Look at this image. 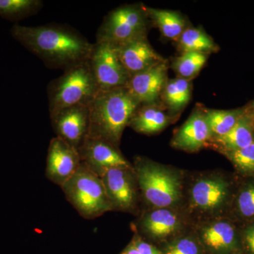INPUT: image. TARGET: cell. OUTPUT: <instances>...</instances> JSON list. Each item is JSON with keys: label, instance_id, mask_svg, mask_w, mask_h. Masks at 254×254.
Instances as JSON below:
<instances>
[{"label": "cell", "instance_id": "obj_1", "mask_svg": "<svg viewBox=\"0 0 254 254\" xmlns=\"http://www.w3.org/2000/svg\"><path fill=\"white\" fill-rule=\"evenodd\" d=\"M11 34L50 67L66 69L87 61L93 44L71 28L58 25L26 26L16 24Z\"/></svg>", "mask_w": 254, "mask_h": 254}, {"label": "cell", "instance_id": "obj_2", "mask_svg": "<svg viewBox=\"0 0 254 254\" xmlns=\"http://www.w3.org/2000/svg\"><path fill=\"white\" fill-rule=\"evenodd\" d=\"M139 105L126 87L98 91L88 105L87 136L100 138L118 148L124 130Z\"/></svg>", "mask_w": 254, "mask_h": 254}, {"label": "cell", "instance_id": "obj_3", "mask_svg": "<svg viewBox=\"0 0 254 254\" xmlns=\"http://www.w3.org/2000/svg\"><path fill=\"white\" fill-rule=\"evenodd\" d=\"M88 60L64 69L48 88L50 115L76 105H88L99 91Z\"/></svg>", "mask_w": 254, "mask_h": 254}, {"label": "cell", "instance_id": "obj_4", "mask_svg": "<svg viewBox=\"0 0 254 254\" xmlns=\"http://www.w3.org/2000/svg\"><path fill=\"white\" fill-rule=\"evenodd\" d=\"M61 188L83 218H96L113 210L99 175L83 162Z\"/></svg>", "mask_w": 254, "mask_h": 254}, {"label": "cell", "instance_id": "obj_5", "mask_svg": "<svg viewBox=\"0 0 254 254\" xmlns=\"http://www.w3.org/2000/svg\"><path fill=\"white\" fill-rule=\"evenodd\" d=\"M133 169L140 190L150 205L167 208L181 199V178L175 172L142 158L137 159Z\"/></svg>", "mask_w": 254, "mask_h": 254}, {"label": "cell", "instance_id": "obj_6", "mask_svg": "<svg viewBox=\"0 0 254 254\" xmlns=\"http://www.w3.org/2000/svg\"><path fill=\"white\" fill-rule=\"evenodd\" d=\"M150 19L142 4L125 5L105 16L97 33L96 43L114 47L147 36Z\"/></svg>", "mask_w": 254, "mask_h": 254}, {"label": "cell", "instance_id": "obj_7", "mask_svg": "<svg viewBox=\"0 0 254 254\" xmlns=\"http://www.w3.org/2000/svg\"><path fill=\"white\" fill-rule=\"evenodd\" d=\"M88 63L100 91L125 88L131 78L119 59L115 47L108 43L93 44Z\"/></svg>", "mask_w": 254, "mask_h": 254}, {"label": "cell", "instance_id": "obj_8", "mask_svg": "<svg viewBox=\"0 0 254 254\" xmlns=\"http://www.w3.org/2000/svg\"><path fill=\"white\" fill-rule=\"evenodd\" d=\"M133 168H112L100 170L99 175L112 208L129 211L134 208L136 191Z\"/></svg>", "mask_w": 254, "mask_h": 254}, {"label": "cell", "instance_id": "obj_9", "mask_svg": "<svg viewBox=\"0 0 254 254\" xmlns=\"http://www.w3.org/2000/svg\"><path fill=\"white\" fill-rule=\"evenodd\" d=\"M57 136L79 150L89 129L88 105H76L50 116Z\"/></svg>", "mask_w": 254, "mask_h": 254}, {"label": "cell", "instance_id": "obj_10", "mask_svg": "<svg viewBox=\"0 0 254 254\" xmlns=\"http://www.w3.org/2000/svg\"><path fill=\"white\" fill-rule=\"evenodd\" d=\"M168 63L166 60L130 78L126 88L140 105L160 103L168 82Z\"/></svg>", "mask_w": 254, "mask_h": 254}, {"label": "cell", "instance_id": "obj_11", "mask_svg": "<svg viewBox=\"0 0 254 254\" xmlns=\"http://www.w3.org/2000/svg\"><path fill=\"white\" fill-rule=\"evenodd\" d=\"M81 163L79 152L60 138L55 137L50 141L47 158L46 177L61 187Z\"/></svg>", "mask_w": 254, "mask_h": 254}, {"label": "cell", "instance_id": "obj_12", "mask_svg": "<svg viewBox=\"0 0 254 254\" xmlns=\"http://www.w3.org/2000/svg\"><path fill=\"white\" fill-rule=\"evenodd\" d=\"M78 152L81 161L95 173L112 168H133L117 147L100 138L87 136Z\"/></svg>", "mask_w": 254, "mask_h": 254}, {"label": "cell", "instance_id": "obj_13", "mask_svg": "<svg viewBox=\"0 0 254 254\" xmlns=\"http://www.w3.org/2000/svg\"><path fill=\"white\" fill-rule=\"evenodd\" d=\"M212 138L205 119L204 108L197 106L188 120L175 133L171 144L177 149L195 152L208 144Z\"/></svg>", "mask_w": 254, "mask_h": 254}, {"label": "cell", "instance_id": "obj_14", "mask_svg": "<svg viewBox=\"0 0 254 254\" xmlns=\"http://www.w3.org/2000/svg\"><path fill=\"white\" fill-rule=\"evenodd\" d=\"M115 49L130 77L165 60L152 48L147 36L128 42L123 46L116 47Z\"/></svg>", "mask_w": 254, "mask_h": 254}, {"label": "cell", "instance_id": "obj_15", "mask_svg": "<svg viewBox=\"0 0 254 254\" xmlns=\"http://www.w3.org/2000/svg\"><path fill=\"white\" fill-rule=\"evenodd\" d=\"M190 195V201L195 208L203 211H215L226 201L228 185L219 177L200 179L192 187Z\"/></svg>", "mask_w": 254, "mask_h": 254}, {"label": "cell", "instance_id": "obj_16", "mask_svg": "<svg viewBox=\"0 0 254 254\" xmlns=\"http://www.w3.org/2000/svg\"><path fill=\"white\" fill-rule=\"evenodd\" d=\"M254 141V113L250 106L246 108L245 113L227 134L212 138L210 142L226 153L245 148Z\"/></svg>", "mask_w": 254, "mask_h": 254}, {"label": "cell", "instance_id": "obj_17", "mask_svg": "<svg viewBox=\"0 0 254 254\" xmlns=\"http://www.w3.org/2000/svg\"><path fill=\"white\" fill-rule=\"evenodd\" d=\"M161 103L140 105L128 123L134 131L145 134L161 131L170 123L171 115Z\"/></svg>", "mask_w": 254, "mask_h": 254}, {"label": "cell", "instance_id": "obj_18", "mask_svg": "<svg viewBox=\"0 0 254 254\" xmlns=\"http://www.w3.org/2000/svg\"><path fill=\"white\" fill-rule=\"evenodd\" d=\"M143 230L156 239L166 238L181 228V220L177 214L168 208H157L146 214L141 222Z\"/></svg>", "mask_w": 254, "mask_h": 254}, {"label": "cell", "instance_id": "obj_19", "mask_svg": "<svg viewBox=\"0 0 254 254\" xmlns=\"http://www.w3.org/2000/svg\"><path fill=\"white\" fill-rule=\"evenodd\" d=\"M144 9L150 21L168 39L177 41L187 28L186 19L176 11L155 9L145 5Z\"/></svg>", "mask_w": 254, "mask_h": 254}, {"label": "cell", "instance_id": "obj_20", "mask_svg": "<svg viewBox=\"0 0 254 254\" xmlns=\"http://www.w3.org/2000/svg\"><path fill=\"white\" fill-rule=\"evenodd\" d=\"M190 80L177 77L168 79L162 93L163 104L175 116L188 105L191 97Z\"/></svg>", "mask_w": 254, "mask_h": 254}, {"label": "cell", "instance_id": "obj_21", "mask_svg": "<svg viewBox=\"0 0 254 254\" xmlns=\"http://www.w3.org/2000/svg\"><path fill=\"white\" fill-rule=\"evenodd\" d=\"M201 237L205 245L215 252H227L236 244V233L231 224L217 221L202 229Z\"/></svg>", "mask_w": 254, "mask_h": 254}, {"label": "cell", "instance_id": "obj_22", "mask_svg": "<svg viewBox=\"0 0 254 254\" xmlns=\"http://www.w3.org/2000/svg\"><path fill=\"white\" fill-rule=\"evenodd\" d=\"M176 42L181 53L195 52L209 55L219 50L211 37L198 28L187 27Z\"/></svg>", "mask_w": 254, "mask_h": 254}, {"label": "cell", "instance_id": "obj_23", "mask_svg": "<svg viewBox=\"0 0 254 254\" xmlns=\"http://www.w3.org/2000/svg\"><path fill=\"white\" fill-rule=\"evenodd\" d=\"M246 108L237 110H210L204 108L205 119L212 137L218 138L227 134L245 113Z\"/></svg>", "mask_w": 254, "mask_h": 254}, {"label": "cell", "instance_id": "obj_24", "mask_svg": "<svg viewBox=\"0 0 254 254\" xmlns=\"http://www.w3.org/2000/svg\"><path fill=\"white\" fill-rule=\"evenodd\" d=\"M208 58V55L205 53L195 52L181 53L173 60L172 68L178 77L191 81L204 66Z\"/></svg>", "mask_w": 254, "mask_h": 254}, {"label": "cell", "instance_id": "obj_25", "mask_svg": "<svg viewBox=\"0 0 254 254\" xmlns=\"http://www.w3.org/2000/svg\"><path fill=\"white\" fill-rule=\"evenodd\" d=\"M42 5L40 0H0V16L18 21L36 14Z\"/></svg>", "mask_w": 254, "mask_h": 254}, {"label": "cell", "instance_id": "obj_26", "mask_svg": "<svg viewBox=\"0 0 254 254\" xmlns=\"http://www.w3.org/2000/svg\"><path fill=\"white\" fill-rule=\"evenodd\" d=\"M225 154L240 171L254 174V141L245 148Z\"/></svg>", "mask_w": 254, "mask_h": 254}, {"label": "cell", "instance_id": "obj_27", "mask_svg": "<svg viewBox=\"0 0 254 254\" xmlns=\"http://www.w3.org/2000/svg\"><path fill=\"white\" fill-rule=\"evenodd\" d=\"M237 206L241 215L245 218L254 217V185L242 190L237 200Z\"/></svg>", "mask_w": 254, "mask_h": 254}, {"label": "cell", "instance_id": "obj_28", "mask_svg": "<svg viewBox=\"0 0 254 254\" xmlns=\"http://www.w3.org/2000/svg\"><path fill=\"white\" fill-rule=\"evenodd\" d=\"M165 254H200V248L192 239H179L169 245Z\"/></svg>", "mask_w": 254, "mask_h": 254}, {"label": "cell", "instance_id": "obj_29", "mask_svg": "<svg viewBox=\"0 0 254 254\" xmlns=\"http://www.w3.org/2000/svg\"><path fill=\"white\" fill-rule=\"evenodd\" d=\"M132 242L140 254H162L161 252L157 250L154 246L145 242L139 236H135Z\"/></svg>", "mask_w": 254, "mask_h": 254}, {"label": "cell", "instance_id": "obj_30", "mask_svg": "<svg viewBox=\"0 0 254 254\" xmlns=\"http://www.w3.org/2000/svg\"><path fill=\"white\" fill-rule=\"evenodd\" d=\"M245 242L251 254H254V225L247 229L245 232Z\"/></svg>", "mask_w": 254, "mask_h": 254}, {"label": "cell", "instance_id": "obj_31", "mask_svg": "<svg viewBox=\"0 0 254 254\" xmlns=\"http://www.w3.org/2000/svg\"><path fill=\"white\" fill-rule=\"evenodd\" d=\"M121 254H140L138 251L137 250L136 247L133 245V242L128 245V247L125 249V251Z\"/></svg>", "mask_w": 254, "mask_h": 254}, {"label": "cell", "instance_id": "obj_32", "mask_svg": "<svg viewBox=\"0 0 254 254\" xmlns=\"http://www.w3.org/2000/svg\"><path fill=\"white\" fill-rule=\"evenodd\" d=\"M251 107H252V110H253V111H254V102L253 104L251 105Z\"/></svg>", "mask_w": 254, "mask_h": 254}]
</instances>
